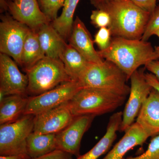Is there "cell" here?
Instances as JSON below:
<instances>
[{"instance_id":"30","label":"cell","mask_w":159,"mask_h":159,"mask_svg":"<svg viewBox=\"0 0 159 159\" xmlns=\"http://www.w3.org/2000/svg\"><path fill=\"white\" fill-rule=\"evenodd\" d=\"M135 4L145 11L151 13L155 9L157 0H130Z\"/></svg>"},{"instance_id":"28","label":"cell","mask_w":159,"mask_h":159,"mask_svg":"<svg viewBox=\"0 0 159 159\" xmlns=\"http://www.w3.org/2000/svg\"><path fill=\"white\" fill-rule=\"evenodd\" d=\"M112 36L110 30L108 28L99 29L95 34L94 42L98 46L99 51H103L107 48L110 44Z\"/></svg>"},{"instance_id":"9","label":"cell","mask_w":159,"mask_h":159,"mask_svg":"<svg viewBox=\"0 0 159 159\" xmlns=\"http://www.w3.org/2000/svg\"><path fill=\"white\" fill-rule=\"evenodd\" d=\"M144 70H137L130 77L129 96L122 112L121 131L125 132L133 124L152 89L145 79Z\"/></svg>"},{"instance_id":"6","label":"cell","mask_w":159,"mask_h":159,"mask_svg":"<svg viewBox=\"0 0 159 159\" xmlns=\"http://www.w3.org/2000/svg\"><path fill=\"white\" fill-rule=\"evenodd\" d=\"M34 115H26L0 126V155L27 153L26 140L33 132Z\"/></svg>"},{"instance_id":"12","label":"cell","mask_w":159,"mask_h":159,"mask_svg":"<svg viewBox=\"0 0 159 159\" xmlns=\"http://www.w3.org/2000/svg\"><path fill=\"white\" fill-rule=\"evenodd\" d=\"M74 117L67 102L35 115L33 132L37 134H56L73 121Z\"/></svg>"},{"instance_id":"25","label":"cell","mask_w":159,"mask_h":159,"mask_svg":"<svg viewBox=\"0 0 159 159\" xmlns=\"http://www.w3.org/2000/svg\"><path fill=\"white\" fill-rule=\"evenodd\" d=\"M159 29V6H157L152 12L151 13L146 29L142 36V40L147 41L149 38L154 35Z\"/></svg>"},{"instance_id":"33","label":"cell","mask_w":159,"mask_h":159,"mask_svg":"<svg viewBox=\"0 0 159 159\" xmlns=\"http://www.w3.org/2000/svg\"><path fill=\"white\" fill-rule=\"evenodd\" d=\"M0 159H31L27 153L19 154L9 156H1Z\"/></svg>"},{"instance_id":"35","label":"cell","mask_w":159,"mask_h":159,"mask_svg":"<svg viewBox=\"0 0 159 159\" xmlns=\"http://www.w3.org/2000/svg\"><path fill=\"white\" fill-rule=\"evenodd\" d=\"M154 35H157V37H158L159 38V29L155 32ZM155 49L156 51L159 54V46L156 47Z\"/></svg>"},{"instance_id":"5","label":"cell","mask_w":159,"mask_h":159,"mask_svg":"<svg viewBox=\"0 0 159 159\" xmlns=\"http://www.w3.org/2000/svg\"><path fill=\"white\" fill-rule=\"evenodd\" d=\"M26 73L29 79L27 94L31 97L51 90L64 83L72 81L60 59L46 56Z\"/></svg>"},{"instance_id":"24","label":"cell","mask_w":159,"mask_h":159,"mask_svg":"<svg viewBox=\"0 0 159 159\" xmlns=\"http://www.w3.org/2000/svg\"><path fill=\"white\" fill-rule=\"evenodd\" d=\"M66 0H38L40 8L47 18L52 22L57 17V12Z\"/></svg>"},{"instance_id":"22","label":"cell","mask_w":159,"mask_h":159,"mask_svg":"<svg viewBox=\"0 0 159 159\" xmlns=\"http://www.w3.org/2000/svg\"><path fill=\"white\" fill-rule=\"evenodd\" d=\"M45 57L37 31L30 29L23 48L21 66L26 72Z\"/></svg>"},{"instance_id":"37","label":"cell","mask_w":159,"mask_h":159,"mask_svg":"<svg viewBox=\"0 0 159 159\" xmlns=\"http://www.w3.org/2000/svg\"><path fill=\"white\" fill-rule=\"evenodd\" d=\"M158 1H159V0H158Z\"/></svg>"},{"instance_id":"15","label":"cell","mask_w":159,"mask_h":159,"mask_svg":"<svg viewBox=\"0 0 159 159\" xmlns=\"http://www.w3.org/2000/svg\"><path fill=\"white\" fill-rule=\"evenodd\" d=\"M136 122L149 137L159 134V94L154 89L142 106Z\"/></svg>"},{"instance_id":"1","label":"cell","mask_w":159,"mask_h":159,"mask_svg":"<svg viewBox=\"0 0 159 159\" xmlns=\"http://www.w3.org/2000/svg\"><path fill=\"white\" fill-rule=\"evenodd\" d=\"M98 51L102 58L121 69L128 80L140 66L159 58L151 44L142 39L113 37L107 48Z\"/></svg>"},{"instance_id":"11","label":"cell","mask_w":159,"mask_h":159,"mask_svg":"<svg viewBox=\"0 0 159 159\" xmlns=\"http://www.w3.org/2000/svg\"><path fill=\"white\" fill-rule=\"evenodd\" d=\"M29 79L7 54L0 53V92L6 97L11 95H27Z\"/></svg>"},{"instance_id":"23","label":"cell","mask_w":159,"mask_h":159,"mask_svg":"<svg viewBox=\"0 0 159 159\" xmlns=\"http://www.w3.org/2000/svg\"><path fill=\"white\" fill-rule=\"evenodd\" d=\"M80 0H66L62 11L51 25L65 40H68L70 36L74 21V12Z\"/></svg>"},{"instance_id":"19","label":"cell","mask_w":159,"mask_h":159,"mask_svg":"<svg viewBox=\"0 0 159 159\" xmlns=\"http://www.w3.org/2000/svg\"><path fill=\"white\" fill-rule=\"evenodd\" d=\"M29 98L25 96L11 95L0 102V124L14 122L24 116Z\"/></svg>"},{"instance_id":"4","label":"cell","mask_w":159,"mask_h":159,"mask_svg":"<svg viewBox=\"0 0 159 159\" xmlns=\"http://www.w3.org/2000/svg\"><path fill=\"white\" fill-rule=\"evenodd\" d=\"M127 80L121 69L105 60L101 63L89 62L78 82L82 88L99 89L126 97L130 89Z\"/></svg>"},{"instance_id":"2","label":"cell","mask_w":159,"mask_h":159,"mask_svg":"<svg viewBox=\"0 0 159 159\" xmlns=\"http://www.w3.org/2000/svg\"><path fill=\"white\" fill-rule=\"evenodd\" d=\"M97 9L109 14L108 28L113 37L128 39H142L151 15L130 0H110Z\"/></svg>"},{"instance_id":"29","label":"cell","mask_w":159,"mask_h":159,"mask_svg":"<svg viewBox=\"0 0 159 159\" xmlns=\"http://www.w3.org/2000/svg\"><path fill=\"white\" fill-rule=\"evenodd\" d=\"M73 155L62 151L55 150L43 156L31 159H73Z\"/></svg>"},{"instance_id":"14","label":"cell","mask_w":159,"mask_h":159,"mask_svg":"<svg viewBox=\"0 0 159 159\" xmlns=\"http://www.w3.org/2000/svg\"><path fill=\"white\" fill-rule=\"evenodd\" d=\"M69 44L76 49L89 62L101 63L104 59L94 48V40L83 22L78 16L74 21Z\"/></svg>"},{"instance_id":"13","label":"cell","mask_w":159,"mask_h":159,"mask_svg":"<svg viewBox=\"0 0 159 159\" xmlns=\"http://www.w3.org/2000/svg\"><path fill=\"white\" fill-rule=\"evenodd\" d=\"M8 10L14 19L34 31L51 23L41 10L38 0H8Z\"/></svg>"},{"instance_id":"34","label":"cell","mask_w":159,"mask_h":159,"mask_svg":"<svg viewBox=\"0 0 159 159\" xmlns=\"http://www.w3.org/2000/svg\"><path fill=\"white\" fill-rule=\"evenodd\" d=\"M91 4L93 5L96 8H98L100 5L108 2L110 0H89Z\"/></svg>"},{"instance_id":"21","label":"cell","mask_w":159,"mask_h":159,"mask_svg":"<svg viewBox=\"0 0 159 159\" xmlns=\"http://www.w3.org/2000/svg\"><path fill=\"white\" fill-rule=\"evenodd\" d=\"M56 150V134H37L32 132L26 140V152L31 159Z\"/></svg>"},{"instance_id":"10","label":"cell","mask_w":159,"mask_h":159,"mask_svg":"<svg viewBox=\"0 0 159 159\" xmlns=\"http://www.w3.org/2000/svg\"><path fill=\"white\" fill-rule=\"evenodd\" d=\"M95 117L93 115H84L74 117L68 126L56 134V150L67 152L76 158L79 157L83 137Z\"/></svg>"},{"instance_id":"18","label":"cell","mask_w":159,"mask_h":159,"mask_svg":"<svg viewBox=\"0 0 159 159\" xmlns=\"http://www.w3.org/2000/svg\"><path fill=\"white\" fill-rule=\"evenodd\" d=\"M36 31L40 44L46 57L60 59L67 43L54 29L51 23L43 25Z\"/></svg>"},{"instance_id":"36","label":"cell","mask_w":159,"mask_h":159,"mask_svg":"<svg viewBox=\"0 0 159 159\" xmlns=\"http://www.w3.org/2000/svg\"><path fill=\"white\" fill-rule=\"evenodd\" d=\"M9 1H14V0H9Z\"/></svg>"},{"instance_id":"31","label":"cell","mask_w":159,"mask_h":159,"mask_svg":"<svg viewBox=\"0 0 159 159\" xmlns=\"http://www.w3.org/2000/svg\"><path fill=\"white\" fill-rule=\"evenodd\" d=\"M151 74H153L159 80V60H154L145 66Z\"/></svg>"},{"instance_id":"26","label":"cell","mask_w":159,"mask_h":159,"mask_svg":"<svg viewBox=\"0 0 159 159\" xmlns=\"http://www.w3.org/2000/svg\"><path fill=\"white\" fill-rule=\"evenodd\" d=\"M122 159H159V134L153 137L147 150L142 155Z\"/></svg>"},{"instance_id":"3","label":"cell","mask_w":159,"mask_h":159,"mask_svg":"<svg viewBox=\"0 0 159 159\" xmlns=\"http://www.w3.org/2000/svg\"><path fill=\"white\" fill-rule=\"evenodd\" d=\"M126 97L108 91L82 88L67 102L74 117L97 116L111 112L125 102Z\"/></svg>"},{"instance_id":"20","label":"cell","mask_w":159,"mask_h":159,"mask_svg":"<svg viewBox=\"0 0 159 159\" xmlns=\"http://www.w3.org/2000/svg\"><path fill=\"white\" fill-rule=\"evenodd\" d=\"M67 74L73 81H78L89 61L69 44H66L60 57Z\"/></svg>"},{"instance_id":"27","label":"cell","mask_w":159,"mask_h":159,"mask_svg":"<svg viewBox=\"0 0 159 159\" xmlns=\"http://www.w3.org/2000/svg\"><path fill=\"white\" fill-rule=\"evenodd\" d=\"M91 23L97 28H108L111 24V17L106 11L102 9L93 10L90 16Z\"/></svg>"},{"instance_id":"32","label":"cell","mask_w":159,"mask_h":159,"mask_svg":"<svg viewBox=\"0 0 159 159\" xmlns=\"http://www.w3.org/2000/svg\"><path fill=\"white\" fill-rule=\"evenodd\" d=\"M145 76L146 81L149 84V85L154 89L159 94V80L157 79L156 76L151 73H146Z\"/></svg>"},{"instance_id":"7","label":"cell","mask_w":159,"mask_h":159,"mask_svg":"<svg viewBox=\"0 0 159 159\" xmlns=\"http://www.w3.org/2000/svg\"><path fill=\"white\" fill-rule=\"evenodd\" d=\"M30 28L11 16H1L0 23V51L12 57L21 65L23 48Z\"/></svg>"},{"instance_id":"16","label":"cell","mask_w":159,"mask_h":159,"mask_svg":"<svg viewBox=\"0 0 159 159\" xmlns=\"http://www.w3.org/2000/svg\"><path fill=\"white\" fill-rule=\"evenodd\" d=\"M149 137L139 123L134 122L102 159H122L129 151L135 146L143 145Z\"/></svg>"},{"instance_id":"8","label":"cell","mask_w":159,"mask_h":159,"mask_svg":"<svg viewBox=\"0 0 159 159\" xmlns=\"http://www.w3.org/2000/svg\"><path fill=\"white\" fill-rule=\"evenodd\" d=\"M82 88L78 81L72 80L42 94L29 97L24 115L35 116L66 103Z\"/></svg>"},{"instance_id":"17","label":"cell","mask_w":159,"mask_h":159,"mask_svg":"<svg viewBox=\"0 0 159 159\" xmlns=\"http://www.w3.org/2000/svg\"><path fill=\"white\" fill-rule=\"evenodd\" d=\"M122 112L113 114L110 118L105 134L90 150L76 159H98L110 149L117 138V132L120 130Z\"/></svg>"}]
</instances>
